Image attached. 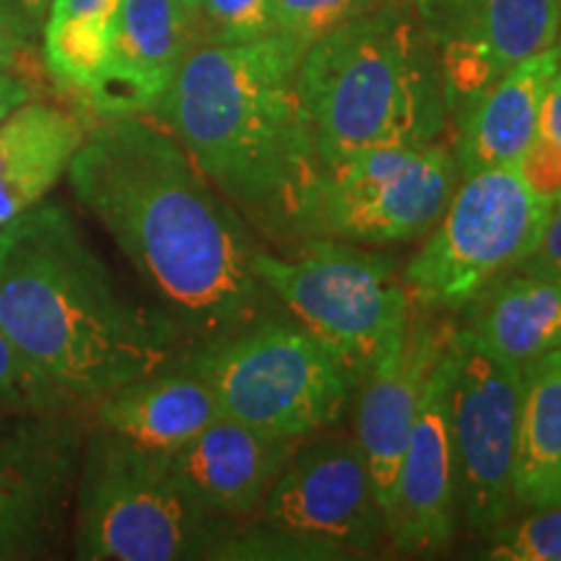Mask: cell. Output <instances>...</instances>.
<instances>
[{
    "instance_id": "2e32d148",
    "label": "cell",
    "mask_w": 561,
    "mask_h": 561,
    "mask_svg": "<svg viewBox=\"0 0 561 561\" xmlns=\"http://www.w3.org/2000/svg\"><path fill=\"white\" fill-rule=\"evenodd\" d=\"M450 328L447 322L424 318L421 307L413 305L403 339L371 367L367 380L359 385L354 437L367 460L371 486L385 512V525L413 421L419 416L426 382L445 351Z\"/></svg>"
},
{
    "instance_id": "7c38bea8",
    "label": "cell",
    "mask_w": 561,
    "mask_h": 561,
    "mask_svg": "<svg viewBox=\"0 0 561 561\" xmlns=\"http://www.w3.org/2000/svg\"><path fill=\"white\" fill-rule=\"evenodd\" d=\"M252 520L335 546L348 559L388 541L367 460L354 434L343 432L299 439Z\"/></svg>"
},
{
    "instance_id": "1f68e13d",
    "label": "cell",
    "mask_w": 561,
    "mask_h": 561,
    "mask_svg": "<svg viewBox=\"0 0 561 561\" xmlns=\"http://www.w3.org/2000/svg\"><path fill=\"white\" fill-rule=\"evenodd\" d=\"M3 3L9 5L30 30H37L39 24H45L47 9H50V0H3Z\"/></svg>"
},
{
    "instance_id": "4316f807",
    "label": "cell",
    "mask_w": 561,
    "mask_h": 561,
    "mask_svg": "<svg viewBox=\"0 0 561 561\" xmlns=\"http://www.w3.org/2000/svg\"><path fill=\"white\" fill-rule=\"evenodd\" d=\"M201 42L234 45L276 32V0H203L198 11Z\"/></svg>"
},
{
    "instance_id": "ffe728a7",
    "label": "cell",
    "mask_w": 561,
    "mask_h": 561,
    "mask_svg": "<svg viewBox=\"0 0 561 561\" xmlns=\"http://www.w3.org/2000/svg\"><path fill=\"white\" fill-rule=\"evenodd\" d=\"M91 125L53 102H24L0 123V229L68 172Z\"/></svg>"
},
{
    "instance_id": "9a60e30c",
    "label": "cell",
    "mask_w": 561,
    "mask_h": 561,
    "mask_svg": "<svg viewBox=\"0 0 561 561\" xmlns=\"http://www.w3.org/2000/svg\"><path fill=\"white\" fill-rule=\"evenodd\" d=\"M195 45L198 16L178 0H123L107 60L81 104L96 123L153 112Z\"/></svg>"
},
{
    "instance_id": "d6a6232c",
    "label": "cell",
    "mask_w": 561,
    "mask_h": 561,
    "mask_svg": "<svg viewBox=\"0 0 561 561\" xmlns=\"http://www.w3.org/2000/svg\"><path fill=\"white\" fill-rule=\"evenodd\" d=\"M178 3H180L182 9H185L187 13H193V16H198V11H201V3H203V0H178Z\"/></svg>"
},
{
    "instance_id": "83f0119b",
    "label": "cell",
    "mask_w": 561,
    "mask_h": 561,
    "mask_svg": "<svg viewBox=\"0 0 561 561\" xmlns=\"http://www.w3.org/2000/svg\"><path fill=\"white\" fill-rule=\"evenodd\" d=\"M380 3L385 0H276V32L312 45L322 34Z\"/></svg>"
},
{
    "instance_id": "cb8c5ba5",
    "label": "cell",
    "mask_w": 561,
    "mask_h": 561,
    "mask_svg": "<svg viewBox=\"0 0 561 561\" xmlns=\"http://www.w3.org/2000/svg\"><path fill=\"white\" fill-rule=\"evenodd\" d=\"M83 409L0 331V413H58Z\"/></svg>"
},
{
    "instance_id": "5b68a950",
    "label": "cell",
    "mask_w": 561,
    "mask_h": 561,
    "mask_svg": "<svg viewBox=\"0 0 561 561\" xmlns=\"http://www.w3.org/2000/svg\"><path fill=\"white\" fill-rule=\"evenodd\" d=\"M231 523L201 507L164 453L133 445L102 426L83 442L73 500L79 559H214Z\"/></svg>"
},
{
    "instance_id": "f1b7e54d",
    "label": "cell",
    "mask_w": 561,
    "mask_h": 561,
    "mask_svg": "<svg viewBox=\"0 0 561 561\" xmlns=\"http://www.w3.org/2000/svg\"><path fill=\"white\" fill-rule=\"evenodd\" d=\"M525 273H536V276L553 278L561 284V201L551 208L549 221H546L541 240H538L536 250L520 263Z\"/></svg>"
},
{
    "instance_id": "603a6c76",
    "label": "cell",
    "mask_w": 561,
    "mask_h": 561,
    "mask_svg": "<svg viewBox=\"0 0 561 561\" xmlns=\"http://www.w3.org/2000/svg\"><path fill=\"white\" fill-rule=\"evenodd\" d=\"M123 0H50L45 24L47 73L62 89L83 94L107 60Z\"/></svg>"
},
{
    "instance_id": "6da1fadb",
    "label": "cell",
    "mask_w": 561,
    "mask_h": 561,
    "mask_svg": "<svg viewBox=\"0 0 561 561\" xmlns=\"http://www.w3.org/2000/svg\"><path fill=\"white\" fill-rule=\"evenodd\" d=\"M66 174L182 339L206 346L271 314L257 234L159 121L91 125Z\"/></svg>"
},
{
    "instance_id": "30bf717a",
    "label": "cell",
    "mask_w": 561,
    "mask_h": 561,
    "mask_svg": "<svg viewBox=\"0 0 561 561\" xmlns=\"http://www.w3.org/2000/svg\"><path fill=\"white\" fill-rule=\"evenodd\" d=\"M450 439L458 517L471 533H494L517 510L515 455L523 369L500 359L466 328H450Z\"/></svg>"
},
{
    "instance_id": "5bb4252c",
    "label": "cell",
    "mask_w": 561,
    "mask_h": 561,
    "mask_svg": "<svg viewBox=\"0 0 561 561\" xmlns=\"http://www.w3.org/2000/svg\"><path fill=\"white\" fill-rule=\"evenodd\" d=\"M460 528L450 439V354L434 364L398 468L388 512V546L403 557L445 551Z\"/></svg>"
},
{
    "instance_id": "ac0fdd59",
    "label": "cell",
    "mask_w": 561,
    "mask_h": 561,
    "mask_svg": "<svg viewBox=\"0 0 561 561\" xmlns=\"http://www.w3.org/2000/svg\"><path fill=\"white\" fill-rule=\"evenodd\" d=\"M557 66L559 42L517 62L453 117V151L460 178L523 159L536 138L543 96Z\"/></svg>"
},
{
    "instance_id": "3957f363",
    "label": "cell",
    "mask_w": 561,
    "mask_h": 561,
    "mask_svg": "<svg viewBox=\"0 0 561 561\" xmlns=\"http://www.w3.org/2000/svg\"><path fill=\"white\" fill-rule=\"evenodd\" d=\"M0 331L81 405L167 369L185 341L164 310L125 297L58 203L0 229Z\"/></svg>"
},
{
    "instance_id": "4dcf8cb0",
    "label": "cell",
    "mask_w": 561,
    "mask_h": 561,
    "mask_svg": "<svg viewBox=\"0 0 561 561\" xmlns=\"http://www.w3.org/2000/svg\"><path fill=\"white\" fill-rule=\"evenodd\" d=\"M32 100V83L19 76L16 70H0V123L13 110Z\"/></svg>"
},
{
    "instance_id": "484cf974",
    "label": "cell",
    "mask_w": 561,
    "mask_h": 561,
    "mask_svg": "<svg viewBox=\"0 0 561 561\" xmlns=\"http://www.w3.org/2000/svg\"><path fill=\"white\" fill-rule=\"evenodd\" d=\"M483 559L491 561H561V504L533 507L491 533Z\"/></svg>"
},
{
    "instance_id": "4fadbf2b",
    "label": "cell",
    "mask_w": 561,
    "mask_h": 561,
    "mask_svg": "<svg viewBox=\"0 0 561 561\" xmlns=\"http://www.w3.org/2000/svg\"><path fill=\"white\" fill-rule=\"evenodd\" d=\"M445 76L450 123L517 62L561 37V0H411Z\"/></svg>"
},
{
    "instance_id": "52a82bcc",
    "label": "cell",
    "mask_w": 561,
    "mask_h": 561,
    "mask_svg": "<svg viewBox=\"0 0 561 561\" xmlns=\"http://www.w3.org/2000/svg\"><path fill=\"white\" fill-rule=\"evenodd\" d=\"M255 273L271 297L343 364L356 388L403 339L411 294L392 257L359 244L314 237L286 250H261Z\"/></svg>"
},
{
    "instance_id": "8992f818",
    "label": "cell",
    "mask_w": 561,
    "mask_h": 561,
    "mask_svg": "<svg viewBox=\"0 0 561 561\" xmlns=\"http://www.w3.org/2000/svg\"><path fill=\"white\" fill-rule=\"evenodd\" d=\"M216 392L224 416L273 437L305 439L339 424L356 385L297 320L265 314L178 359Z\"/></svg>"
},
{
    "instance_id": "ba28073f",
    "label": "cell",
    "mask_w": 561,
    "mask_h": 561,
    "mask_svg": "<svg viewBox=\"0 0 561 561\" xmlns=\"http://www.w3.org/2000/svg\"><path fill=\"white\" fill-rule=\"evenodd\" d=\"M551 208L517 164L462 174L445 214L405 265L403 284L413 305L460 312L483 286L520 268L541 240Z\"/></svg>"
},
{
    "instance_id": "277c9868",
    "label": "cell",
    "mask_w": 561,
    "mask_h": 561,
    "mask_svg": "<svg viewBox=\"0 0 561 561\" xmlns=\"http://www.w3.org/2000/svg\"><path fill=\"white\" fill-rule=\"evenodd\" d=\"M299 94L322 164L434 144L450 130L445 76L411 0H385L314 39L301 55Z\"/></svg>"
},
{
    "instance_id": "d6986e66",
    "label": "cell",
    "mask_w": 561,
    "mask_h": 561,
    "mask_svg": "<svg viewBox=\"0 0 561 561\" xmlns=\"http://www.w3.org/2000/svg\"><path fill=\"white\" fill-rule=\"evenodd\" d=\"M94 416L96 426L121 434L133 445L172 453L221 419L224 411L210 385L174 362L100 398Z\"/></svg>"
},
{
    "instance_id": "8fae6325",
    "label": "cell",
    "mask_w": 561,
    "mask_h": 561,
    "mask_svg": "<svg viewBox=\"0 0 561 561\" xmlns=\"http://www.w3.org/2000/svg\"><path fill=\"white\" fill-rule=\"evenodd\" d=\"M79 411L0 413V561L60 549L87 442Z\"/></svg>"
},
{
    "instance_id": "d4e9b609",
    "label": "cell",
    "mask_w": 561,
    "mask_h": 561,
    "mask_svg": "<svg viewBox=\"0 0 561 561\" xmlns=\"http://www.w3.org/2000/svg\"><path fill=\"white\" fill-rule=\"evenodd\" d=\"M523 178L530 187L557 206L561 201V37H559V66L553 70L549 91L543 96L538 130L530 149L517 161Z\"/></svg>"
},
{
    "instance_id": "7402d4cb",
    "label": "cell",
    "mask_w": 561,
    "mask_h": 561,
    "mask_svg": "<svg viewBox=\"0 0 561 561\" xmlns=\"http://www.w3.org/2000/svg\"><path fill=\"white\" fill-rule=\"evenodd\" d=\"M515 504H561V348L523 367Z\"/></svg>"
},
{
    "instance_id": "9c48e42d",
    "label": "cell",
    "mask_w": 561,
    "mask_h": 561,
    "mask_svg": "<svg viewBox=\"0 0 561 561\" xmlns=\"http://www.w3.org/2000/svg\"><path fill=\"white\" fill-rule=\"evenodd\" d=\"M460 167L453 144L382 146L322 164L312 201L310 240L401 244L430 234L445 214Z\"/></svg>"
},
{
    "instance_id": "7a4b0ae2",
    "label": "cell",
    "mask_w": 561,
    "mask_h": 561,
    "mask_svg": "<svg viewBox=\"0 0 561 561\" xmlns=\"http://www.w3.org/2000/svg\"><path fill=\"white\" fill-rule=\"evenodd\" d=\"M307 47L284 32L201 42L153 110L252 231L284 250L310 240L322 172L299 94Z\"/></svg>"
},
{
    "instance_id": "f546056e",
    "label": "cell",
    "mask_w": 561,
    "mask_h": 561,
    "mask_svg": "<svg viewBox=\"0 0 561 561\" xmlns=\"http://www.w3.org/2000/svg\"><path fill=\"white\" fill-rule=\"evenodd\" d=\"M30 26L0 0V70H19L30 60Z\"/></svg>"
},
{
    "instance_id": "44dd1931",
    "label": "cell",
    "mask_w": 561,
    "mask_h": 561,
    "mask_svg": "<svg viewBox=\"0 0 561 561\" xmlns=\"http://www.w3.org/2000/svg\"><path fill=\"white\" fill-rule=\"evenodd\" d=\"M466 331L500 359L528 367L561 348V284L510 271L462 307Z\"/></svg>"
},
{
    "instance_id": "e0dca14e",
    "label": "cell",
    "mask_w": 561,
    "mask_h": 561,
    "mask_svg": "<svg viewBox=\"0 0 561 561\" xmlns=\"http://www.w3.org/2000/svg\"><path fill=\"white\" fill-rule=\"evenodd\" d=\"M297 442L221 416L164 455L203 510L221 520H248L261 510Z\"/></svg>"
}]
</instances>
